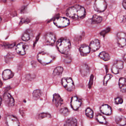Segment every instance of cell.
I'll return each instance as SVG.
<instances>
[{"instance_id":"obj_45","label":"cell","mask_w":126,"mask_h":126,"mask_svg":"<svg viewBox=\"0 0 126 126\" xmlns=\"http://www.w3.org/2000/svg\"><path fill=\"white\" fill-rule=\"evenodd\" d=\"M1 116L0 115V119H1Z\"/></svg>"},{"instance_id":"obj_5","label":"cell","mask_w":126,"mask_h":126,"mask_svg":"<svg viewBox=\"0 0 126 126\" xmlns=\"http://www.w3.org/2000/svg\"><path fill=\"white\" fill-rule=\"evenodd\" d=\"M107 6L105 0H96L94 5V8L97 12H103L106 10Z\"/></svg>"},{"instance_id":"obj_9","label":"cell","mask_w":126,"mask_h":126,"mask_svg":"<svg viewBox=\"0 0 126 126\" xmlns=\"http://www.w3.org/2000/svg\"><path fill=\"white\" fill-rule=\"evenodd\" d=\"M45 39V42L47 45H53L56 42V37L54 33L50 32L46 34Z\"/></svg>"},{"instance_id":"obj_16","label":"cell","mask_w":126,"mask_h":126,"mask_svg":"<svg viewBox=\"0 0 126 126\" xmlns=\"http://www.w3.org/2000/svg\"><path fill=\"white\" fill-rule=\"evenodd\" d=\"M90 47L86 44H83L79 48V51L82 56H87L90 52Z\"/></svg>"},{"instance_id":"obj_39","label":"cell","mask_w":126,"mask_h":126,"mask_svg":"<svg viewBox=\"0 0 126 126\" xmlns=\"http://www.w3.org/2000/svg\"><path fill=\"white\" fill-rule=\"evenodd\" d=\"M122 5L123 7L125 9H126V0H124L123 3H122Z\"/></svg>"},{"instance_id":"obj_38","label":"cell","mask_w":126,"mask_h":126,"mask_svg":"<svg viewBox=\"0 0 126 126\" xmlns=\"http://www.w3.org/2000/svg\"><path fill=\"white\" fill-rule=\"evenodd\" d=\"M15 46V43H14L11 45H6L5 46V47L7 48H12L13 47H14Z\"/></svg>"},{"instance_id":"obj_43","label":"cell","mask_w":126,"mask_h":126,"mask_svg":"<svg viewBox=\"0 0 126 126\" xmlns=\"http://www.w3.org/2000/svg\"><path fill=\"white\" fill-rule=\"evenodd\" d=\"M1 21H2V19H1V17H0V23L1 22Z\"/></svg>"},{"instance_id":"obj_41","label":"cell","mask_w":126,"mask_h":126,"mask_svg":"<svg viewBox=\"0 0 126 126\" xmlns=\"http://www.w3.org/2000/svg\"><path fill=\"white\" fill-rule=\"evenodd\" d=\"M2 102V99L1 97L0 96V106L1 105V103Z\"/></svg>"},{"instance_id":"obj_40","label":"cell","mask_w":126,"mask_h":126,"mask_svg":"<svg viewBox=\"0 0 126 126\" xmlns=\"http://www.w3.org/2000/svg\"><path fill=\"white\" fill-rule=\"evenodd\" d=\"M126 54H125L124 55V57H123V59L124 60V61H125V62H126Z\"/></svg>"},{"instance_id":"obj_42","label":"cell","mask_w":126,"mask_h":126,"mask_svg":"<svg viewBox=\"0 0 126 126\" xmlns=\"http://www.w3.org/2000/svg\"><path fill=\"white\" fill-rule=\"evenodd\" d=\"M1 0L3 2L5 3L6 2V1H7V0Z\"/></svg>"},{"instance_id":"obj_22","label":"cell","mask_w":126,"mask_h":126,"mask_svg":"<svg viewBox=\"0 0 126 126\" xmlns=\"http://www.w3.org/2000/svg\"><path fill=\"white\" fill-rule=\"evenodd\" d=\"M77 125V119L75 118H70L66 120L64 125L67 126H76Z\"/></svg>"},{"instance_id":"obj_15","label":"cell","mask_w":126,"mask_h":126,"mask_svg":"<svg viewBox=\"0 0 126 126\" xmlns=\"http://www.w3.org/2000/svg\"><path fill=\"white\" fill-rule=\"evenodd\" d=\"M101 47L100 41L99 40L95 39L92 40L90 44V50L93 52L98 50Z\"/></svg>"},{"instance_id":"obj_28","label":"cell","mask_w":126,"mask_h":126,"mask_svg":"<svg viewBox=\"0 0 126 126\" xmlns=\"http://www.w3.org/2000/svg\"><path fill=\"white\" fill-rule=\"evenodd\" d=\"M42 95L40 90H35L33 93V98L35 100H37Z\"/></svg>"},{"instance_id":"obj_3","label":"cell","mask_w":126,"mask_h":126,"mask_svg":"<svg viewBox=\"0 0 126 126\" xmlns=\"http://www.w3.org/2000/svg\"><path fill=\"white\" fill-rule=\"evenodd\" d=\"M37 59L41 64L43 65H46L53 62L56 58L48 53L41 52L38 54Z\"/></svg>"},{"instance_id":"obj_35","label":"cell","mask_w":126,"mask_h":126,"mask_svg":"<svg viewBox=\"0 0 126 126\" xmlns=\"http://www.w3.org/2000/svg\"><path fill=\"white\" fill-rule=\"evenodd\" d=\"M111 30V29L110 28H108L104 31H102L100 33V34L103 37H105L106 34L109 33Z\"/></svg>"},{"instance_id":"obj_11","label":"cell","mask_w":126,"mask_h":126,"mask_svg":"<svg viewBox=\"0 0 126 126\" xmlns=\"http://www.w3.org/2000/svg\"><path fill=\"white\" fill-rule=\"evenodd\" d=\"M117 42L119 47H123L126 45V34L123 32H119L117 34Z\"/></svg>"},{"instance_id":"obj_7","label":"cell","mask_w":126,"mask_h":126,"mask_svg":"<svg viewBox=\"0 0 126 126\" xmlns=\"http://www.w3.org/2000/svg\"><path fill=\"white\" fill-rule=\"evenodd\" d=\"M3 101L6 106L12 107L15 104V101L13 96L8 93H6L3 97Z\"/></svg>"},{"instance_id":"obj_23","label":"cell","mask_w":126,"mask_h":126,"mask_svg":"<svg viewBox=\"0 0 126 126\" xmlns=\"http://www.w3.org/2000/svg\"><path fill=\"white\" fill-rule=\"evenodd\" d=\"M102 18L101 17L97 15H94L91 19V23L92 25L99 24L102 22Z\"/></svg>"},{"instance_id":"obj_17","label":"cell","mask_w":126,"mask_h":126,"mask_svg":"<svg viewBox=\"0 0 126 126\" xmlns=\"http://www.w3.org/2000/svg\"><path fill=\"white\" fill-rule=\"evenodd\" d=\"M53 102L56 107H58L63 104V100L59 94H55L53 95Z\"/></svg>"},{"instance_id":"obj_34","label":"cell","mask_w":126,"mask_h":126,"mask_svg":"<svg viewBox=\"0 0 126 126\" xmlns=\"http://www.w3.org/2000/svg\"><path fill=\"white\" fill-rule=\"evenodd\" d=\"M123 102V99L121 97H117L115 99V103L116 105L122 104Z\"/></svg>"},{"instance_id":"obj_8","label":"cell","mask_w":126,"mask_h":126,"mask_svg":"<svg viewBox=\"0 0 126 126\" xmlns=\"http://www.w3.org/2000/svg\"><path fill=\"white\" fill-rule=\"evenodd\" d=\"M28 48V46L27 44L23 43H20L17 46L16 51L19 55L24 56L26 53V51Z\"/></svg>"},{"instance_id":"obj_20","label":"cell","mask_w":126,"mask_h":126,"mask_svg":"<svg viewBox=\"0 0 126 126\" xmlns=\"http://www.w3.org/2000/svg\"><path fill=\"white\" fill-rule=\"evenodd\" d=\"M115 121L116 124L121 126H124L126 125V119L125 117L122 116H116L115 117Z\"/></svg>"},{"instance_id":"obj_36","label":"cell","mask_w":126,"mask_h":126,"mask_svg":"<svg viewBox=\"0 0 126 126\" xmlns=\"http://www.w3.org/2000/svg\"><path fill=\"white\" fill-rule=\"evenodd\" d=\"M71 61H72V60H71L70 57L67 56L64 57V62L65 63L69 64V63H71Z\"/></svg>"},{"instance_id":"obj_32","label":"cell","mask_w":126,"mask_h":126,"mask_svg":"<svg viewBox=\"0 0 126 126\" xmlns=\"http://www.w3.org/2000/svg\"><path fill=\"white\" fill-rule=\"evenodd\" d=\"M112 77V76L110 74H107L105 76L104 81V86H106L107 85L108 82L111 79Z\"/></svg>"},{"instance_id":"obj_29","label":"cell","mask_w":126,"mask_h":126,"mask_svg":"<svg viewBox=\"0 0 126 126\" xmlns=\"http://www.w3.org/2000/svg\"><path fill=\"white\" fill-rule=\"evenodd\" d=\"M60 113L64 116H67L69 115L70 111L67 108H64L60 110Z\"/></svg>"},{"instance_id":"obj_37","label":"cell","mask_w":126,"mask_h":126,"mask_svg":"<svg viewBox=\"0 0 126 126\" xmlns=\"http://www.w3.org/2000/svg\"><path fill=\"white\" fill-rule=\"evenodd\" d=\"M94 77V76L92 75L90 77V81H89V84H88V87H89V88H90V89L92 87L93 83Z\"/></svg>"},{"instance_id":"obj_33","label":"cell","mask_w":126,"mask_h":126,"mask_svg":"<svg viewBox=\"0 0 126 126\" xmlns=\"http://www.w3.org/2000/svg\"><path fill=\"white\" fill-rule=\"evenodd\" d=\"M14 58V55L9 54L5 57V61L6 63H9L13 60Z\"/></svg>"},{"instance_id":"obj_4","label":"cell","mask_w":126,"mask_h":126,"mask_svg":"<svg viewBox=\"0 0 126 126\" xmlns=\"http://www.w3.org/2000/svg\"><path fill=\"white\" fill-rule=\"evenodd\" d=\"M62 82L63 87L68 91L71 92L75 89L74 83L71 78L69 77L63 78Z\"/></svg>"},{"instance_id":"obj_1","label":"cell","mask_w":126,"mask_h":126,"mask_svg":"<svg viewBox=\"0 0 126 126\" xmlns=\"http://www.w3.org/2000/svg\"><path fill=\"white\" fill-rule=\"evenodd\" d=\"M86 11L84 7L76 5L69 8L66 12L67 16L74 20L79 19L84 17Z\"/></svg>"},{"instance_id":"obj_14","label":"cell","mask_w":126,"mask_h":126,"mask_svg":"<svg viewBox=\"0 0 126 126\" xmlns=\"http://www.w3.org/2000/svg\"><path fill=\"white\" fill-rule=\"evenodd\" d=\"M79 70L82 76L84 77H85L90 75V68L87 64H83L80 66Z\"/></svg>"},{"instance_id":"obj_6","label":"cell","mask_w":126,"mask_h":126,"mask_svg":"<svg viewBox=\"0 0 126 126\" xmlns=\"http://www.w3.org/2000/svg\"><path fill=\"white\" fill-rule=\"evenodd\" d=\"M55 25L59 28H64L69 25L70 22L69 19L64 17H59L54 20Z\"/></svg>"},{"instance_id":"obj_31","label":"cell","mask_w":126,"mask_h":126,"mask_svg":"<svg viewBox=\"0 0 126 126\" xmlns=\"http://www.w3.org/2000/svg\"><path fill=\"white\" fill-rule=\"evenodd\" d=\"M51 117V115L50 113H40L38 115V118L39 119H42L45 118H50Z\"/></svg>"},{"instance_id":"obj_10","label":"cell","mask_w":126,"mask_h":126,"mask_svg":"<svg viewBox=\"0 0 126 126\" xmlns=\"http://www.w3.org/2000/svg\"><path fill=\"white\" fill-rule=\"evenodd\" d=\"M124 63L122 61H116L114 62L112 66L111 70L114 74H118L120 70L124 68Z\"/></svg>"},{"instance_id":"obj_44","label":"cell","mask_w":126,"mask_h":126,"mask_svg":"<svg viewBox=\"0 0 126 126\" xmlns=\"http://www.w3.org/2000/svg\"><path fill=\"white\" fill-rule=\"evenodd\" d=\"M11 0L12 1H15V0Z\"/></svg>"},{"instance_id":"obj_19","label":"cell","mask_w":126,"mask_h":126,"mask_svg":"<svg viewBox=\"0 0 126 126\" xmlns=\"http://www.w3.org/2000/svg\"><path fill=\"white\" fill-rule=\"evenodd\" d=\"M14 75V73L11 70L7 69L3 72L2 76L4 80H8L12 78Z\"/></svg>"},{"instance_id":"obj_18","label":"cell","mask_w":126,"mask_h":126,"mask_svg":"<svg viewBox=\"0 0 126 126\" xmlns=\"http://www.w3.org/2000/svg\"><path fill=\"white\" fill-rule=\"evenodd\" d=\"M101 112L106 115H110L112 114V108L107 104H104L101 106L100 108Z\"/></svg>"},{"instance_id":"obj_26","label":"cell","mask_w":126,"mask_h":126,"mask_svg":"<svg viewBox=\"0 0 126 126\" xmlns=\"http://www.w3.org/2000/svg\"><path fill=\"white\" fill-rule=\"evenodd\" d=\"M64 69L62 67H57L54 69L53 73L54 76H61L63 72Z\"/></svg>"},{"instance_id":"obj_24","label":"cell","mask_w":126,"mask_h":126,"mask_svg":"<svg viewBox=\"0 0 126 126\" xmlns=\"http://www.w3.org/2000/svg\"><path fill=\"white\" fill-rule=\"evenodd\" d=\"M100 59L104 61H108L110 59V55L107 52L103 51L101 52L99 55Z\"/></svg>"},{"instance_id":"obj_46","label":"cell","mask_w":126,"mask_h":126,"mask_svg":"<svg viewBox=\"0 0 126 126\" xmlns=\"http://www.w3.org/2000/svg\"></svg>"},{"instance_id":"obj_12","label":"cell","mask_w":126,"mask_h":126,"mask_svg":"<svg viewBox=\"0 0 126 126\" xmlns=\"http://www.w3.org/2000/svg\"><path fill=\"white\" fill-rule=\"evenodd\" d=\"M6 122L7 125L9 126H18L20 125L18 119L13 115H9L6 117Z\"/></svg>"},{"instance_id":"obj_30","label":"cell","mask_w":126,"mask_h":126,"mask_svg":"<svg viewBox=\"0 0 126 126\" xmlns=\"http://www.w3.org/2000/svg\"><path fill=\"white\" fill-rule=\"evenodd\" d=\"M86 115L90 118H93L94 116V112L93 110L90 108H88L85 111Z\"/></svg>"},{"instance_id":"obj_25","label":"cell","mask_w":126,"mask_h":126,"mask_svg":"<svg viewBox=\"0 0 126 126\" xmlns=\"http://www.w3.org/2000/svg\"><path fill=\"white\" fill-rule=\"evenodd\" d=\"M31 31L28 30L26 31L22 36V40L25 41H29L31 39Z\"/></svg>"},{"instance_id":"obj_13","label":"cell","mask_w":126,"mask_h":126,"mask_svg":"<svg viewBox=\"0 0 126 126\" xmlns=\"http://www.w3.org/2000/svg\"><path fill=\"white\" fill-rule=\"evenodd\" d=\"M81 100L77 96H74L71 99V106L74 110H77L81 105Z\"/></svg>"},{"instance_id":"obj_2","label":"cell","mask_w":126,"mask_h":126,"mask_svg":"<svg viewBox=\"0 0 126 126\" xmlns=\"http://www.w3.org/2000/svg\"><path fill=\"white\" fill-rule=\"evenodd\" d=\"M57 46L59 51L63 54H68L71 48L70 41L66 37H62L57 41Z\"/></svg>"},{"instance_id":"obj_27","label":"cell","mask_w":126,"mask_h":126,"mask_svg":"<svg viewBox=\"0 0 126 126\" xmlns=\"http://www.w3.org/2000/svg\"><path fill=\"white\" fill-rule=\"evenodd\" d=\"M96 119L97 121L101 124H107L106 119L101 114H98L96 115Z\"/></svg>"},{"instance_id":"obj_21","label":"cell","mask_w":126,"mask_h":126,"mask_svg":"<svg viewBox=\"0 0 126 126\" xmlns=\"http://www.w3.org/2000/svg\"><path fill=\"white\" fill-rule=\"evenodd\" d=\"M126 79L124 78H120L119 81V85L121 91L122 93H126Z\"/></svg>"}]
</instances>
